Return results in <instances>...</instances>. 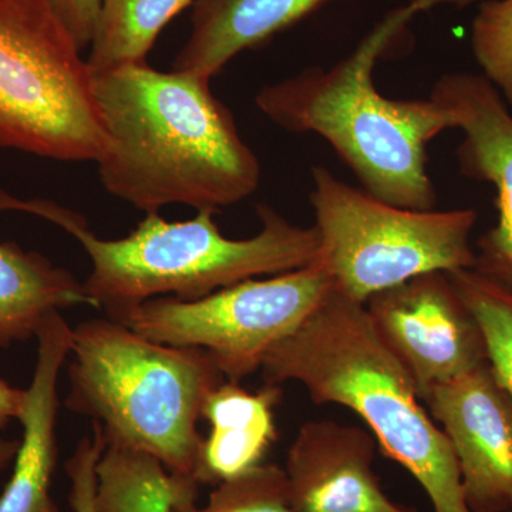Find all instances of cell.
Returning a JSON list of instances; mask_svg holds the SVG:
<instances>
[{
    "instance_id": "e0dca14e",
    "label": "cell",
    "mask_w": 512,
    "mask_h": 512,
    "mask_svg": "<svg viewBox=\"0 0 512 512\" xmlns=\"http://www.w3.org/2000/svg\"><path fill=\"white\" fill-rule=\"evenodd\" d=\"M97 512H173L197 501L194 477L171 473L150 454L106 446L96 467Z\"/></svg>"
},
{
    "instance_id": "ffe728a7",
    "label": "cell",
    "mask_w": 512,
    "mask_h": 512,
    "mask_svg": "<svg viewBox=\"0 0 512 512\" xmlns=\"http://www.w3.org/2000/svg\"><path fill=\"white\" fill-rule=\"evenodd\" d=\"M173 512H295L284 468L261 464L215 485L205 507L185 503Z\"/></svg>"
},
{
    "instance_id": "44dd1931",
    "label": "cell",
    "mask_w": 512,
    "mask_h": 512,
    "mask_svg": "<svg viewBox=\"0 0 512 512\" xmlns=\"http://www.w3.org/2000/svg\"><path fill=\"white\" fill-rule=\"evenodd\" d=\"M474 57L505 103L512 106V0H484L471 26Z\"/></svg>"
},
{
    "instance_id": "ba28073f",
    "label": "cell",
    "mask_w": 512,
    "mask_h": 512,
    "mask_svg": "<svg viewBox=\"0 0 512 512\" xmlns=\"http://www.w3.org/2000/svg\"><path fill=\"white\" fill-rule=\"evenodd\" d=\"M333 289L312 264L268 279H247L197 299L154 298L119 322L165 345L205 350L231 382L261 369L266 355L301 328Z\"/></svg>"
},
{
    "instance_id": "8fae6325",
    "label": "cell",
    "mask_w": 512,
    "mask_h": 512,
    "mask_svg": "<svg viewBox=\"0 0 512 512\" xmlns=\"http://www.w3.org/2000/svg\"><path fill=\"white\" fill-rule=\"evenodd\" d=\"M464 133L457 150L461 173L497 190L498 222L481 239L473 271L512 293V116L497 89L473 73H448L431 90Z\"/></svg>"
},
{
    "instance_id": "6da1fadb",
    "label": "cell",
    "mask_w": 512,
    "mask_h": 512,
    "mask_svg": "<svg viewBox=\"0 0 512 512\" xmlns=\"http://www.w3.org/2000/svg\"><path fill=\"white\" fill-rule=\"evenodd\" d=\"M210 82L147 62L93 73L104 190L146 214L168 205L218 212L258 190L261 163Z\"/></svg>"
},
{
    "instance_id": "8992f818",
    "label": "cell",
    "mask_w": 512,
    "mask_h": 512,
    "mask_svg": "<svg viewBox=\"0 0 512 512\" xmlns=\"http://www.w3.org/2000/svg\"><path fill=\"white\" fill-rule=\"evenodd\" d=\"M107 146L93 70L49 0H0V148L86 163Z\"/></svg>"
},
{
    "instance_id": "2e32d148",
    "label": "cell",
    "mask_w": 512,
    "mask_h": 512,
    "mask_svg": "<svg viewBox=\"0 0 512 512\" xmlns=\"http://www.w3.org/2000/svg\"><path fill=\"white\" fill-rule=\"evenodd\" d=\"M96 308L82 282L35 251L0 242V349L36 338L52 313Z\"/></svg>"
},
{
    "instance_id": "603a6c76",
    "label": "cell",
    "mask_w": 512,
    "mask_h": 512,
    "mask_svg": "<svg viewBox=\"0 0 512 512\" xmlns=\"http://www.w3.org/2000/svg\"><path fill=\"white\" fill-rule=\"evenodd\" d=\"M59 18L72 33L80 50L92 45L101 0H49Z\"/></svg>"
},
{
    "instance_id": "7402d4cb",
    "label": "cell",
    "mask_w": 512,
    "mask_h": 512,
    "mask_svg": "<svg viewBox=\"0 0 512 512\" xmlns=\"http://www.w3.org/2000/svg\"><path fill=\"white\" fill-rule=\"evenodd\" d=\"M106 448L103 433L93 424L92 436H84L77 443L72 457L64 464L70 478L69 503L73 512H97L96 508V467Z\"/></svg>"
},
{
    "instance_id": "d6986e66",
    "label": "cell",
    "mask_w": 512,
    "mask_h": 512,
    "mask_svg": "<svg viewBox=\"0 0 512 512\" xmlns=\"http://www.w3.org/2000/svg\"><path fill=\"white\" fill-rule=\"evenodd\" d=\"M448 275L480 326L491 372L512 397V293L473 269Z\"/></svg>"
},
{
    "instance_id": "5b68a950",
    "label": "cell",
    "mask_w": 512,
    "mask_h": 512,
    "mask_svg": "<svg viewBox=\"0 0 512 512\" xmlns=\"http://www.w3.org/2000/svg\"><path fill=\"white\" fill-rule=\"evenodd\" d=\"M225 380L205 350L153 342L106 316L73 329L64 404L90 417L106 446L150 454L171 473L194 477L204 439L198 421Z\"/></svg>"
},
{
    "instance_id": "4fadbf2b",
    "label": "cell",
    "mask_w": 512,
    "mask_h": 512,
    "mask_svg": "<svg viewBox=\"0 0 512 512\" xmlns=\"http://www.w3.org/2000/svg\"><path fill=\"white\" fill-rule=\"evenodd\" d=\"M73 328L55 312L37 332V359L19 421L23 436L12 476L0 494V512H59L52 497L59 460V379L72 350Z\"/></svg>"
},
{
    "instance_id": "3957f363",
    "label": "cell",
    "mask_w": 512,
    "mask_h": 512,
    "mask_svg": "<svg viewBox=\"0 0 512 512\" xmlns=\"http://www.w3.org/2000/svg\"><path fill=\"white\" fill-rule=\"evenodd\" d=\"M0 211H20L52 222L72 235L92 261L83 282L107 318L119 320L154 298L197 301L261 275H281L318 258L316 228L286 220L274 207H256L261 229L254 237L222 235L217 212L197 211L188 221L146 214L127 237L103 239L76 211L49 200H20L0 190Z\"/></svg>"
},
{
    "instance_id": "d4e9b609",
    "label": "cell",
    "mask_w": 512,
    "mask_h": 512,
    "mask_svg": "<svg viewBox=\"0 0 512 512\" xmlns=\"http://www.w3.org/2000/svg\"><path fill=\"white\" fill-rule=\"evenodd\" d=\"M19 440H9L0 437V471L8 467L10 461L15 460L19 450Z\"/></svg>"
},
{
    "instance_id": "30bf717a",
    "label": "cell",
    "mask_w": 512,
    "mask_h": 512,
    "mask_svg": "<svg viewBox=\"0 0 512 512\" xmlns=\"http://www.w3.org/2000/svg\"><path fill=\"white\" fill-rule=\"evenodd\" d=\"M423 403L456 454L471 512H512V397L488 363L433 387Z\"/></svg>"
},
{
    "instance_id": "ac0fdd59",
    "label": "cell",
    "mask_w": 512,
    "mask_h": 512,
    "mask_svg": "<svg viewBox=\"0 0 512 512\" xmlns=\"http://www.w3.org/2000/svg\"><path fill=\"white\" fill-rule=\"evenodd\" d=\"M195 0H101L90 56L93 73L147 62L165 26Z\"/></svg>"
},
{
    "instance_id": "277c9868",
    "label": "cell",
    "mask_w": 512,
    "mask_h": 512,
    "mask_svg": "<svg viewBox=\"0 0 512 512\" xmlns=\"http://www.w3.org/2000/svg\"><path fill=\"white\" fill-rule=\"evenodd\" d=\"M265 383L296 382L316 404L359 414L384 454L406 468L434 512H471L450 440L376 332L365 303L332 289L262 363Z\"/></svg>"
},
{
    "instance_id": "7c38bea8",
    "label": "cell",
    "mask_w": 512,
    "mask_h": 512,
    "mask_svg": "<svg viewBox=\"0 0 512 512\" xmlns=\"http://www.w3.org/2000/svg\"><path fill=\"white\" fill-rule=\"evenodd\" d=\"M377 441L332 420L302 424L284 468L295 512H416L394 503L373 470Z\"/></svg>"
},
{
    "instance_id": "7a4b0ae2",
    "label": "cell",
    "mask_w": 512,
    "mask_h": 512,
    "mask_svg": "<svg viewBox=\"0 0 512 512\" xmlns=\"http://www.w3.org/2000/svg\"><path fill=\"white\" fill-rule=\"evenodd\" d=\"M474 2L412 0L392 9L345 59L330 69L306 67L296 76L262 87L256 107L286 131L325 138L373 197L410 210H434L437 192L427 173V146L443 131L457 127L456 116L431 96L384 97L373 82V72L377 60L419 13Z\"/></svg>"
},
{
    "instance_id": "52a82bcc",
    "label": "cell",
    "mask_w": 512,
    "mask_h": 512,
    "mask_svg": "<svg viewBox=\"0 0 512 512\" xmlns=\"http://www.w3.org/2000/svg\"><path fill=\"white\" fill-rule=\"evenodd\" d=\"M311 204L320 266L333 289L366 303L376 293L427 272L473 269L474 210L397 207L352 187L323 165L312 168Z\"/></svg>"
},
{
    "instance_id": "9a60e30c",
    "label": "cell",
    "mask_w": 512,
    "mask_h": 512,
    "mask_svg": "<svg viewBox=\"0 0 512 512\" xmlns=\"http://www.w3.org/2000/svg\"><path fill=\"white\" fill-rule=\"evenodd\" d=\"M281 397L275 384L248 392L231 380L210 394L202 409L210 433L202 439L194 474L198 484L218 485L264 464L278 439L275 409Z\"/></svg>"
},
{
    "instance_id": "5bb4252c",
    "label": "cell",
    "mask_w": 512,
    "mask_h": 512,
    "mask_svg": "<svg viewBox=\"0 0 512 512\" xmlns=\"http://www.w3.org/2000/svg\"><path fill=\"white\" fill-rule=\"evenodd\" d=\"M332 0H195L173 70L211 80L234 57L269 42Z\"/></svg>"
},
{
    "instance_id": "9c48e42d",
    "label": "cell",
    "mask_w": 512,
    "mask_h": 512,
    "mask_svg": "<svg viewBox=\"0 0 512 512\" xmlns=\"http://www.w3.org/2000/svg\"><path fill=\"white\" fill-rule=\"evenodd\" d=\"M384 345L412 376L421 402L433 387L487 363L480 326L446 272H427L365 303Z\"/></svg>"
},
{
    "instance_id": "cb8c5ba5",
    "label": "cell",
    "mask_w": 512,
    "mask_h": 512,
    "mask_svg": "<svg viewBox=\"0 0 512 512\" xmlns=\"http://www.w3.org/2000/svg\"><path fill=\"white\" fill-rule=\"evenodd\" d=\"M26 390L18 389L0 379V430L12 420H19L25 406Z\"/></svg>"
}]
</instances>
